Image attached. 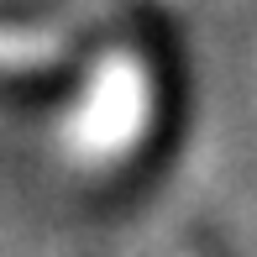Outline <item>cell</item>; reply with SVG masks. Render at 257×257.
Returning a JSON list of instances; mask_svg holds the SVG:
<instances>
[{"label":"cell","instance_id":"obj_1","mask_svg":"<svg viewBox=\"0 0 257 257\" xmlns=\"http://www.w3.org/2000/svg\"><path fill=\"white\" fill-rule=\"evenodd\" d=\"M153 121V84H147V68L126 53H110L95 68L89 89L79 95L74 115H68L63 137L68 153L79 163H115L137 147V137Z\"/></svg>","mask_w":257,"mask_h":257},{"label":"cell","instance_id":"obj_2","mask_svg":"<svg viewBox=\"0 0 257 257\" xmlns=\"http://www.w3.org/2000/svg\"><path fill=\"white\" fill-rule=\"evenodd\" d=\"M63 32L58 27H0V68H37L58 58Z\"/></svg>","mask_w":257,"mask_h":257}]
</instances>
